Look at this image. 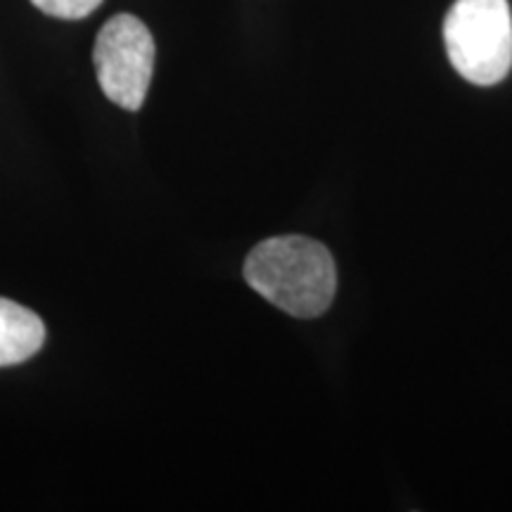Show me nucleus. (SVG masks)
Returning <instances> with one entry per match:
<instances>
[{"label": "nucleus", "mask_w": 512, "mask_h": 512, "mask_svg": "<svg viewBox=\"0 0 512 512\" xmlns=\"http://www.w3.org/2000/svg\"><path fill=\"white\" fill-rule=\"evenodd\" d=\"M245 280L280 311L294 318H316L330 309L337 268L320 242L283 235L252 249L245 261Z\"/></svg>", "instance_id": "f257e3e1"}, {"label": "nucleus", "mask_w": 512, "mask_h": 512, "mask_svg": "<svg viewBox=\"0 0 512 512\" xmlns=\"http://www.w3.org/2000/svg\"><path fill=\"white\" fill-rule=\"evenodd\" d=\"M446 53L456 72L477 86H494L512 67L508 0H456L444 22Z\"/></svg>", "instance_id": "f03ea898"}, {"label": "nucleus", "mask_w": 512, "mask_h": 512, "mask_svg": "<svg viewBox=\"0 0 512 512\" xmlns=\"http://www.w3.org/2000/svg\"><path fill=\"white\" fill-rule=\"evenodd\" d=\"M102 93L114 105L136 112L143 107L155 69V41L133 15H117L100 29L93 48Z\"/></svg>", "instance_id": "7ed1b4c3"}, {"label": "nucleus", "mask_w": 512, "mask_h": 512, "mask_svg": "<svg viewBox=\"0 0 512 512\" xmlns=\"http://www.w3.org/2000/svg\"><path fill=\"white\" fill-rule=\"evenodd\" d=\"M46 342V325L34 311L0 297V368L17 366L38 354Z\"/></svg>", "instance_id": "20e7f679"}, {"label": "nucleus", "mask_w": 512, "mask_h": 512, "mask_svg": "<svg viewBox=\"0 0 512 512\" xmlns=\"http://www.w3.org/2000/svg\"><path fill=\"white\" fill-rule=\"evenodd\" d=\"M38 10L57 19H83L98 10L102 0H31Z\"/></svg>", "instance_id": "39448f33"}]
</instances>
